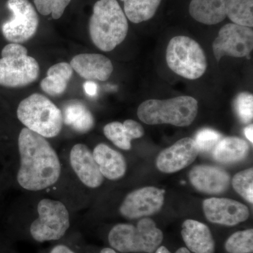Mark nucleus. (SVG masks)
I'll use <instances>...</instances> for the list:
<instances>
[{
	"instance_id": "nucleus-25",
	"label": "nucleus",
	"mask_w": 253,
	"mask_h": 253,
	"mask_svg": "<svg viewBox=\"0 0 253 253\" xmlns=\"http://www.w3.org/2000/svg\"><path fill=\"white\" fill-rule=\"evenodd\" d=\"M226 252L229 253H252L253 230L239 231L234 233L225 243Z\"/></svg>"
},
{
	"instance_id": "nucleus-34",
	"label": "nucleus",
	"mask_w": 253,
	"mask_h": 253,
	"mask_svg": "<svg viewBox=\"0 0 253 253\" xmlns=\"http://www.w3.org/2000/svg\"><path fill=\"white\" fill-rule=\"evenodd\" d=\"M155 253H172L170 251H169L167 249V248L165 247V246H159L156 251H155ZM174 253H191L189 250L186 249V248H180L177 250Z\"/></svg>"
},
{
	"instance_id": "nucleus-6",
	"label": "nucleus",
	"mask_w": 253,
	"mask_h": 253,
	"mask_svg": "<svg viewBox=\"0 0 253 253\" xmlns=\"http://www.w3.org/2000/svg\"><path fill=\"white\" fill-rule=\"evenodd\" d=\"M163 240L162 231L149 218H143L136 226L126 223L116 224L108 235L111 248L121 253H154Z\"/></svg>"
},
{
	"instance_id": "nucleus-20",
	"label": "nucleus",
	"mask_w": 253,
	"mask_h": 253,
	"mask_svg": "<svg viewBox=\"0 0 253 253\" xmlns=\"http://www.w3.org/2000/svg\"><path fill=\"white\" fill-rule=\"evenodd\" d=\"M104 134L109 140L119 149H131V141L142 137L144 134L143 126L133 120H126L124 123L112 122L104 126Z\"/></svg>"
},
{
	"instance_id": "nucleus-29",
	"label": "nucleus",
	"mask_w": 253,
	"mask_h": 253,
	"mask_svg": "<svg viewBox=\"0 0 253 253\" xmlns=\"http://www.w3.org/2000/svg\"><path fill=\"white\" fill-rule=\"evenodd\" d=\"M68 82L59 75L47 73V76L41 82V87L50 96H59L66 91Z\"/></svg>"
},
{
	"instance_id": "nucleus-23",
	"label": "nucleus",
	"mask_w": 253,
	"mask_h": 253,
	"mask_svg": "<svg viewBox=\"0 0 253 253\" xmlns=\"http://www.w3.org/2000/svg\"><path fill=\"white\" fill-rule=\"evenodd\" d=\"M124 2L126 17L134 23L148 21L154 17L161 0H121Z\"/></svg>"
},
{
	"instance_id": "nucleus-13",
	"label": "nucleus",
	"mask_w": 253,
	"mask_h": 253,
	"mask_svg": "<svg viewBox=\"0 0 253 253\" xmlns=\"http://www.w3.org/2000/svg\"><path fill=\"white\" fill-rule=\"evenodd\" d=\"M205 216L214 224L233 226L247 220L249 210L245 205L224 198H211L203 204Z\"/></svg>"
},
{
	"instance_id": "nucleus-33",
	"label": "nucleus",
	"mask_w": 253,
	"mask_h": 253,
	"mask_svg": "<svg viewBox=\"0 0 253 253\" xmlns=\"http://www.w3.org/2000/svg\"><path fill=\"white\" fill-rule=\"evenodd\" d=\"M48 253H77L68 245L59 244L55 245Z\"/></svg>"
},
{
	"instance_id": "nucleus-1",
	"label": "nucleus",
	"mask_w": 253,
	"mask_h": 253,
	"mask_svg": "<svg viewBox=\"0 0 253 253\" xmlns=\"http://www.w3.org/2000/svg\"><path fill=\"white\" fill-rule=\"evenodd\" d=\"M4 166L20 188L33 193L57 185L63 170L61 158L47 139L25 126L18 133L16 156Z\"/></svg>"
},
{
	"instance_id": "nucleus-21",
	"label": "nucleus",
	"mask_w": 253,
	"mask_h": 253,
	"mask_svg": "<svg viewBox=\"0 0 253 253\" xmlns=\"http://www.w3.org/2000/svg\"><path fill=\"white\" fill-rule=\"evenodd\" d=\"M189 11L198 22L217 24L226 17V0H191Z\"/></svg>"
},
{
	"instance_id": "nucleus-18",
	"label": "nucleus",
	"mask_w": 253,
	"mask_h": 253,
	"mask_svg": "<svg viewBox=\"0 0 253 253\" xmlns=\"http://www.w3.org/2000/svg\"><path fill=\"white\" fill-rule=\"evenodd\" d=\"M181 236L187 249L192 253H215V242L212 233L204 223L187 219L183 223Z\"/></svg>"
},
{
	"instance_id": "nucleus-7",
	"label": "nucleus",
	"mask_w": 253,
	"mask_h": 253,
	"mask_svg": "<svg viewBox=\"0 0 253 253\" xmlns=\"http://www.w3.org/2000/svg\"><path fill=\"white\" fill-rule=\"evenodd\" d=\"M166 61L173 72L186 79L201 78L207 68L204 50L197 42L186 36L170 40L166 50Z\"/></svg>"
},
{
	"instance_id": "nucleus-2",
	"label": "nucleus",
	"mask_w": 253,
	"mask_h": 253,
	"mask_svg": "<svg viewBox=\"0 0 253 253\" xmlns=\"http://www.w3.org/2000/svg\"><path fill=\"white\" fill-rule=\"evenodd\" d=\"M91 41L103 51H111L126 39L127 19L117 0H99L89 23Z\"/></svg>"
},
{
	"instance_id": "nucleus-5",
	"label": "nucleus",
	"mask_w": 253,
	"mask_h": 253,
	"mask_svg": "<svg viewBox=\"0 0 253 253\" xmlns=\"http://www.w3.org/2000/svg\"><path fill=\"white\" fill-rule=\"evenodd\" d=\"M198 111L197 100L189 96H179L166 100H146L139 105L137 116L147 125L186 126L194 122Z\"/></svg>"
},
{
	"instance_id": "nucleus-10",
	"label": "nucleus",
	"mask_w": 253,
	"mask_h": 253,
	"mask_svg": "<svg viewBox=\"0 0 253 253\" xmlns=\"http://www.w3.org/2000/svg\"><path fill=\"white\" fill-rule=\"evenodd\" d=\"M165 190L146 186L126 195L119 208L123 217L139 219L153 215L161 211L165 201Z\"/></svg>"
},
{
	"instance_id": "nucleus-24",
	"label": "nucleus",
	"mask_w": 253,
	"mask_h": 253,
	"mask_svg": "<svg viewBox=\"0 0 253 253\" xmlns=\"http://www.w3.org/2000/svg\"><path fill=\"white\" fill-rule=\"evenodd\" d=\"M226 15L233 23L253 26V0H226Z\"/></svg>"
},
{
	"instance_id": "nucleus-16",
	"label": "nucleus",
	"mask_w": 253,
	"mask_h": 253,
	"mask_svg": "<svg viewBox=\"0 0 253 253\" xmlns=\"http://www.w3.org/2000/svg\"><path fill=\"white\" fill-rule=\"evenodd\" d=\"M70 64L73 71L86 80L106 81L111 77L113 71L111 60L102 54L76 55Z\"/></svg>"
},
{
	"instance_id": "nucleus-19",
	"label": "nucleus",
	"mask_w": 253,
	"mask_h": 253,
	"mask_svg": "<svg viewBox=\"0 0 253 253\" xmlns=\"http://www.w3.org/2000/svg\"><path fill=\"white\" fill-rule=\"evenodd\" d=\"M63 125L80 134L89 132L94 126V116L83 101L71 100L63 105L62 109Z\"/></svg>"
},
{
	"instance_id": "nucleus-14",
	"label": "nucleus",
	"mask_w": 253,
	"mask_h": 253,
	"mask_svg": "<svg viewBox=\"0 0 253 253\" xmlns=\"http://www.w3.org/2000/svg\"><path fill=\"white\" fill-rule=\"evenodd\" d=\"M199 153L194 139L184 138L160 153L156 166L162 172H178L194 162Z\"/></svg>"
},
{
	"instance_id": "nucleus-28",
	"label": "nucleus",
	"mask_w": 253,
	"mask_h": 253,
	"mask_svg": "<svg viewBox=\"0 0 253 253\" xmlns=\"http://www.w3.org/2000/svg\"><path fill=\"white\" fill-rule=\"evenodd\" d=\"M71 0H34L35 5L40 14L49 16L55 20L63 16Z\"/></svg>"
},
{
	"instance_id": "nucleus-17",
	"label": "nucleus",
	"mask_w": 253,
	"mask_h": 253,
	"mask_svg": "<svg viewBox=\"0 0 253 253\" xmlns=\"http://www.w3.org/2000/svg\"><path fill=\"white\" fill-rule=\"evenodd\" d=\"M91 151L104 179L119 180L126 174V159L119 151L103 143L96 145Z\"/></svg>"
},
{
	"instance_id": "nucleus-4",
	"label": "nucleus",
	"mask_w": 253,
	"mask_h": 253,
	"mask_svg": "<svg viewBox=\"0 0 253 253\" xmlns=\"http://www.w3.org/2000/svg\"><path fill=\"white\" fill-rule=\"evenodd\" d=\"M16 116L25 127L47 139L59 136L62 131L61 109L42 94L36 93L22 100Z\"/></svg>"
},
{
	"instance_id": "nucleus-11",
	"label": "nucleus",
	"mask_w": 253,
	"mask_h": 253,
	"mask_svg": "<svg viewBox=\"0 0 253 253\" xmlns=\"http://www.w3.org/2000/svg\"><path fill=\"white\" fill-rule=\"evenodd\" d=\"M68 166L76 180L81 186L89 189H98L104 181L92 151L86 144L78 143L70 150Z\"/></svg>"
},
{
	"instance_id": "nucleus-26",
	"label": "nucleus",
	"mask_w": 253,
	"mask_h": 253,
	"mask_svg": "<svg viewBox=\"0 0 253 253\" xmlns=\"http://www.w3.org/2000/svg\"><path fill=\"white\" fill-rule=\"evenodd\" d=\"M232 185L236 192L241 195L248 202H253V168L241 171L233 178Z\"/></svg>"
},
{
	"instance_id": "nucleus-15",
	"label": "nucleus",
	"mask_w": 253,
	"mask_h": 253,
	"mask_svg": "<svg viewBox=\"0 0 253 253\" xmlns=\"http://www.w3.org/2000/svg\"><path fill=\"white\" fill-rule=\"evenodd\" d=\"M191 184L198 191L208 194H220L229 188L230 176L224 169L214 166H195L189 174Z\"/></svg>"
},
{
	"instance_id": "nucleus-22",
	"label": "nucleus",
	"mask_w": 253,
	"mask_h": 253,
	"mask_svg": "<svg viewBox=\"0 0 253 253\" xmlns=\"http://www.w3.org/2000/svg\"><path fill=\"white\" fill-rule=\"evenodd\" d=\"M247 141L236 136H228L220 139L213 149V158L223 164L240 162L249 154Z\"/></svg>"
},
{
	"instance_id": "nucleus-3",
	"label": "nucleus",
	"mask_w": 253,
	"mask_h": 253,
	"mask_svg": "<svg viewBox=\"0 0 253 253\" xmlns=\"http://www.w3.org/2000/svg\"><path fill=\"white\" fill-rule=\"evenodd\" d=\"M28 233L38 243L53 242L63 239L71 225V212L61 200L42 197L37 201Z\"/></svg>"
},
{
	"instance_id": "nucleus-27",
	"label": "nucleus",
	"mask_w": 253,
	"mask_h": 253,
	"mask_svg": "<svg viewBox=\"0 0 253 253\" xmlns=\"http://www.w3.org/2000/svg\"><path fill=\"white\" fill-rule=\"evenodd\" d=\"M234 108L239 121L249 124L253 118V96L249 92L240 93L234 101Z\"/></svg>"
},
{
	"instance_id": "nucleus-35",
	"label": "nucleus",
	"mask_w": 253,
	"mask_h": 253,
	"mask_svg": "<svg viewBox=\"0 0 253 253\" xmlns=\"http://www.w3.org/2000/svg\"><path fill=\"white\" fill-rule=\"evenodd\" d=\"M253 124L249 125V126H246L244 129L245 136H246L248 139L251 143L253 142Z\"/></svg>"
},
{
	"instance_id": "nucleus-30",
	"label": "nucleus",
	"mask_w": 253,
	"mask_h": 253,
	"mask_svg": "<svg viewBox=\"0 0 253 253\" xmlns=\"http://www.w3.org/2000/svg\"><path fill=\"white\" fill-rule=\"evenodd\" d=\"M221 139V134L212 129H203L196 134L195 141L200 152H209Z\"/></svg>"
},
{
	"instance_id": "nucleus-12",
	"label": "nucleus",
	"mask_w": 253,
	"mask_h": 253,
	"mask_svg": "<svg viewBox=\"0 0 253 253\" xmlns=\"http://www.w3.org/2000/svg\"><path fill=\"white\" fill-rule=\"evenodd\" d=\"M40 75L38 61L29 56L0 59V86L16 88L34 83Z\"/></svg>"
},
{
	"instance_id": "nucleus-9",
	"label": "nucleus",
	"mask_w": 253,
	"mask_h": 253,
	"mask_svg": "<svg viewBox=\"0 0 253 253\" xmlns=\"http://www.w3.org/2000/svg\"><path fill=\"white\" fill-rule=\"evenodd\" d=\"M253 48V30L235 23L223 26L212 44L213 53L217 61L224 56L246 57L251 54Z\"/></svg>"
},
{
	"instance_id": "nucleus-31",
	"label": "nucleus",
	"mask_w": 253,
	"mask_h": 253,
	"mask_svg": "<svg viewBox=\"0 0 253 253\" xmlns=\"http://www.w3.org/2000/svg\"><path fill=\"white\" fill-rule=\"evenodd\" d=\"M1 57H21L28 56V49L24 46L17 43H10L3 48Z\"/></svg>"
},
{
	"instance_id": "nucleus-32",
	"label": "nucleus",
	"mask_w": 253,
	"mask_h": 253,
	"mask_svg": "<svg viewBox=\"0 0 253 253\" xmlns=\"http://www.w3.org/2000/svg\"><path fill=\"white\" fill-rule=\"evenodd\" d=\"M84 92L89 97H94L98 94V85L93 81H86L83 85Z\"/></svg>"
},
{
	"instance_id": "nucleus-36",
	"label": "nucleus",
	"mask_w": 253,
	"mask_h": 253,
	"mask_svg": "<svg viewBox=\"0 0 253 253\" xmlns=\"http://www.w3.org/2000/svg\"><path fill=\"white\" fill-rule=\"evenodd\" d=\"M99 253H120L116 250L113 249L112 248H104V249H101Z\"/></svg>"
},
{
	"instance_id": "nucleus-8",
	"label": "nucleus",
	"mask_w": 253,
	"mask_h": 253,
	"mask_svg": "<svg viewBox=\"0 0 253 253\" xmlns=\"http://www.w3.org/2000/svg\"><path fill=\"white\" fill-rule=\"evenodd\" d=\"M6 6L12 18L1 26L5 39L17 44L31 40L39 26V16L34 6L28 0H8Z\"/></svg>"
}]
</instances>
